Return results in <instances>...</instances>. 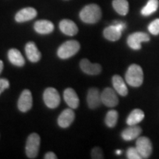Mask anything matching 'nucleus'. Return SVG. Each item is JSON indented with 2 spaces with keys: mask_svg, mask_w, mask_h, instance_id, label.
Segmentation results:
<instances>
[{
  "mask_svg": "<svg viewBox=\"0 0 159 159\" xmlns=\"http://www.w3.org/2000/svg\"><path fill=\"white\" fill-rule=\"evenodd\" d=\"M102 17V11L97 4H90L85 6L80 12V18L86 24L97 23Z\"/></svg>",
  "mask_w": 159,
  "mask_h": 159,
  "instance_id": "f257e3e1",
  "label": "nucleus"
},
{
  "mask_svg": "<svg viewBox=\"0 0 159 159\" xmlns=\"http://www.w3.org/2000/svg\"><path fill=\"white\" fill-rule=\"evenodd\" d=\"M125 80L130 86L139 87L142 85L144 80V73L142 67L137 64L130 65L125 74Z\"/></svg>",
  "mask_w": 159,
  "mask_h": 159,
  "instance_id": "f03ea898",
  "label": "nucleus"
},
{
  "mask_svg": "<svg viewBox=\"0 0 159 159\" xmlns=\"http://www.w3.org/2000/svg\"><path fill=\"white\" fill-rule=\"evenodd\" d=\"M80 49V44L75 40L66 41L57 49V56L61 59H67L76 55Z\"/></svg>",
  "mask_w": 159,
  "mask_h": 159,
  "instance_id": "7ed1b4c3",
  "label": "nucleus"
},
{
  "mask_svg": "<svg viewBox=\"0 0 159 159\" xmlns=\"http://www.w3.org/2000/svg\"><path fill=\"white\" fill-rule=\"evenodd\" d=\"M41 138L39 135L33 133L28 136L26 142V155L29 158H35L39 154Z\"/></svg>",
  "mask_w": 159,
  "mask_h": 159,
  "instance_id": "20e7f679",
  "label": "nucleus"
},
{
  "mask_svg": "<svg viewBox=\"0 0 159 159\" xmlns=\"http://www.w3.org/2000/svg\"><path fill=\"white\" fill-rule=\"evenodd\" d=\"M150 40V38L148 33L143 32H136L129 35L127 39V43L130 48L134 50H139L142 49L141 43L142 42H147Z\"/></svg>",
  "mask_w": 159,
  "mask_h": 159,
  "instance_id": "39448f33",
  "label": "nucleus"
},
{
  "mask_svg": "<svg viewBox=\"0 0 159 159\" xmlns=\"http://www.w3.org/2000/svg\"><path fill=\"white\" fill-rule=\"evenodd\" d=\"M43 102L49 108H55L60 105L61 97L58 91L54 88H47L43 94Z\"/></svg>",
  "mask_w": 159,
  "mask_h": 159,
  "instance_id": "423d86ee",
  "label": "nucleus"
},
{
  "mask_svg": "<svg viewBox=\"0 0 159 159\" xmlns=\"http://www.w3.org/2000/svg\"><path fill=\"white\" fill-rule=\"evenodd\" d=\"M136 148L142 158H148L152 152V144L148 137L142 136L137 139Z\"/></svg>",
  "mask_w": 159,
  "mask_h": 159,
  "instance_id": "0eeeda50",
  "label": "nucleus"
},
{
  "mask_svg": "<svg viewBox=\"0 0 159 159\" xmlns=\"http://www.w3.org/2000/svg\"><path fill=\"white\" fill-rule=\"evenodd\" d=\"M102 103L109 108H114L119 104V99L116 91L111 88H105L101 93Z\"/></svg>",
  "mask_w": 159,
  "mask_h": 159,
  "instance_id": "6e6552de",
  "label": "nucleus"
},
{
  "mask_svg": "<svg viewBox=\"0 0 159 159\" xmlns=\"http://www.w3.org/2000/svg\"><path fill=\"white\" fill-rule=\"evenodd\" d=\"M33 106V96L31 91L25 89L21 92L18 100V108L21 112H27Z\"/></svg>",
  "mask_w": 159,
  "mask_h": 159,
  "instance_id": "1a4fd4ad",
  "label": "nucleus"
},
{
  "mask_svg": "<svg viewBox=\"0 0 159 159\" xmlns=\"http://www.w3.org/2000/svg\"><path fill=\"white\" fill-rule=\"evenodd\" d=\"M86 99L88 106L91 109H96L102 104L101 93L97 88H91L89 89Z\"/></svg>",
  "mask_w": 159,
  "mask_h": 159,
  "instance_id": "9d476101",
  "label": "nucleus"
},
{
  "mask_svg": "<svg viewBox=\"0 0 159 159\" xmlns=\"http://www.w3.org/2000/svg\"><path fill=\"white\" fill-rule=\"evenodd\" d=\"M80 66L83 72L89 75H97L102 71V66L99 63H91L86 58L81 60Z\"/></svg>",
  "mask_w": 159,
  "mask_h": 159,
  "instance_id": "9b49d317",
  "label": "nucleus"
},
{
  "mask_svg": "<svg viewBox=\"0 0 159 159\" xmlns=\"http://www.w3.org/2000/svg\"><path fill=\"white\" fill-rule=\"evenodd\" d=\"M37 11L33 7H25L18 12L15 16V20L19 23L30 21L37 16Z\"/></svg>",
  "mask_w": 159,
  "mask_h": 159,
  "instance_id": "f8f14e48",
  "label": "nucleus"
},
{
  "mask_svg": "<svg viewBox=\"0 0 159 159\" xmlns=\"http://www.w3.org/2000/svg\"><path fill=\"white\" fill-rule=\"evenodd\" d=\"M75 119V114L72 109H65L57 119V124L61 128H66L71 125Z\"/></svg>",
  "mask_w": 159,
  "mask_h": 159,
  "instance_id": "ddd939ff",
  "label": "nucleus"
},
{
  "mask_svg": "<svg viewBox=\"0 0 159 159\" xmlns=\"http://www.w3.org/2000/svg\"><path fill=\"white\" fill-rule=\"evenodd\" d=\"M59 28L65 35L74 36L78 33V27L74 21L70 19H63L59 24Z\"/></svg>",
  "mask_w": 159,
  "mask_h": 159,
  "instance_id": "4468645a",
  "label": "nucleus"
},
{
  "mask_svg": "<svg viewBox=\"0 0 159 159\" xmlns=\"http://www.w3.org/2000/svg\"><path fill=\"white\" fill-rule=\"evenodd\" d=\"M25 52L27 58L33 63H36L41 60V53L34 42H28L25 46Z\"/></svg>",
  "mask_w": 159,
  "mask_h": 159,
  "instance_id": "2eb2a0df",
  "label": "nucleus"
},
{
  "mask_svg": "<svg viewBox=\"0 0 159 159\" xmlns=\"http://www.w3.org/2000/svg\"><path fill=\"white\" fill-rule=\"evenodd\" d=\"M63 98L66 103L72 109L78 108L80 104L79 97L77 96L76 91L73 89L68 88L63 92Z\"/></svg>",
  "mask_w": 159,
  "mask_h": 159,
  "instance_id": "dca6fc26",
  "label": "nucleus"
},
{
  "mask_svg": "<svg viewBox=\"0 0 159 159\" xmlns=\"http://www.w3.org/2000/svg\"><path fill=\"white\" fill-rule=\"evenodd\" d=\"M54 25L48 20H39L34 24V30L39 34H49L54 30Z\"/></svg>",
  "mask_w": 159,
  "mask_h": 159,
  "instance_id": "f3484780",
  "label": "nucleus"
},
{
  "mask_svg": "<svg viewBox=\"0 0 159 159\" xmlns=\"http://www.w3.org/2000/svg\"><path fill=\"white\" fill-rule=\"evenodd\" d=\"M142 132V129L141 128V127L137 126V125H129L128 128L122 131L121 136L125 141H132L138 138Z\"/></svg>",
  "mask_w": 159,
  "mask_h": 159,
  "instance_id": "a211bd4d",
  "label": "nucleus"
},
{
  "mask_svg": "<svg viewBox=\"0 0 159 159\" xmlns=\"http://www.w3.org/2000/svg\"><path fill=\"white\" fill-rule=\"evenodd\" d=\"M112 83L114 90L118 93L119 95L122 97L127 96L128 94V89L125 84L124 80L122 77L118 75H114L112 77Z\"/></svg>",
  "mask_w": 159,
  "mask_h": 159,
  "instance_id": "6ab92c4d",
  "label": "nucleus"
},
{
  "mask_svg": "<svg viewBox=\"0 0 159 159\" xmlns=\"http://www.w3.org/2000/svg\"><path fill=\"white\" fill-rule=\"evenodd\" d=\"M8 60L12 64H13L16 66L22 67L25 63V60L24 57L20 52L19 50L17 49H11L7 53Z\"/></svg>",
  "mask_w": 159,
  "mask_h": 159,
  "instance_id": "aec40b11",
  "label": "nucleus"
},
{
  "mask_svg": "<svg viewBox=\"0 0 159 159\" xmlns=\"http://www.w3.org/2000/svg\"><path fill=\"white\" fill-rule=\"evenodd\" d=\"M103 35L108 41H116L122 36V31L117 28L116 26L113 25L104 30Z\"/></svg>",
  "mask_w": 159,
  "mask_h": 159,
  "instance_id": "412c9836",
  "label": "nucleus"
},
{
  "mask_svg": "<svg viewBox=\"0 0 159 159\" xmlns=\"http://www.w3.org/2000/svg\"><path fill=\"white\" fill-rule=\"evenodd\" d=\"M144 118V111L141 110V109L136 108L131 111V113L127 118L126 122L128 125H136L142 122Z\"/></svg>",
  "mask_w": 159,
  "mask_h": 159,
  "instance_id": "4be33fe9",
  "label": "nucleus"
},
{
  "mask_svg": "<svg viewBox=\"0 0 159 159\" xmlns=\"http://www.w3.org/2000/svg\"><path fill=\"white\" fill-rule=\"evenodd\" d=\"M112 5L119 15L126 16L129 12V3L127 0H113Z\"/></svg>",
  "mask_w": 159,
  "mask_h": 159,
  "instance_id": "5701e85b",
  "label": "nucleus"
},
{
  "mask_svg": "<svg viewBox=\"0 0 159 159\" xmlns=\"http://www.w3.org/2000/svg\"><path fill=\"white\" fill-rule=\"evenodd\" d=\"M159 7L158 0H149L147 5L141 11V13L144 16H148L154 13Z\"/></svg>",
  "mask_w": 159,
  "mask_h": 159,
  "instance_id": "b1692460",
  "label": "nucleus"
},
{
  "mask_svg": "<svg viewBox=\"0 0 159 159\" xmlns=\"http://www.w3.org/2000/svg\"><path fill=\"white\" fill-rule=\"evenodd\" d=\"M119 114L116 111L111 110L107 113L105 119V122L108 128H114L117 124Z\"/></svg>",
  "mask_w": 159,
  "mask_h": 159,
  "instance_id": "393cba45",
  "label": "nucleus"
},
{
  "mask_svg": "<svg viewBox=\"0 0 159 159\" xmlns=\"http://www.w3.org/2000/svg\"><path fill=\"white\" fill-rule=\"evenodd\" d=\"M148 30L151 34L154 35L159 34V19H155L149 25Z\"/></svg>",
  "mask_w": 159,
  "mask_h": 159,
  "instance_id": "a878e982",
  "label": "nucleus"
},
{
  "mask_svg": "<svg viewBox=\"0 0 159 159\" xmlns=\"http://www.w3.org/2000/svg\"><path fill=\"white\" fill-rule=\"evenodd\" d=\"M127 158L129 159H142V157L136 148H130L127 150Z\"/></svg>",
  "mask_w": 159,
  "mask_h": 159,
  "instance_id": "bb28decb",
  "label": "nucleus"
},
{
  "mask_svg": "<svg viewBox=\"0 0 159 159\" xmlns=\"http://www.w3.org/2000/svg\"><path fill=\"white\" fill-rule=\"evenodd\" d=\"M91 158L94 159H102L104 158L103 152L102 149L98 147L93 148L91 150Z\"/></svg>",
  "mask_w": 159,
  "mask_h": 159,
  "instance_id": "cd10ccee",
  "label": "nucleus"
},
{
  "mask_svg": "<svg viewBox=\"0 0 159 159\" xmlns=\"http://www.w3.org/2000/svg\"><path fill=\"white\" fill-rule=\"evenodd\" d=\"M10 87V82L8 80L5 78L0 79V94L3 92L5 89H8Z\"/></svg>",
  "mask_w": 159,
  "mask_h": 159,
  "instance_id": "c85d7f7f",
  "label": "nucleus"
},
{
  "mask_svg": "<svg viewBox=\"0 0 159 159\" xmlns=\"http://www.w3.org/2000/svg\"><path fill=\"white\" fill-rule=\"evenodd\" d=\"M113 25L116 26V27L119 30H120L121 31H123L126 27V25H125V22H122V21H114Z\"/></svg>",
  "mask_w": 159,
  "mask_h": 159,
  "instance_id": "c756f323",
  "label": "nucleus"
},
{
  "mask_svg": "<svg viewBox=\"0 0 159 159\" xmlns=\"http://www.w3.org/2000/svg\"><path fill=\"white\" fill-rule=\"evenodd\" d=\"M45 159H56L57 157L56 155H55L54 152H48L47 153L45 154L44 157H43Z\"/></svg>",
  "mask_w": 159,
  "mask_h": 159,
  "instance_id": "7c9ffc66",
  "label": "nucleus"
},
{
  "mask_svg": "<svg viewBox=\"0 0 159 159\" xmlns=\"http://www.w3.org/2000/svg\"><path fill=\"white\" fill-rule=\"evenodd\" d=\"M3 68H4V63L2 62V61L0 60V74H1Z\"/></svg>",
  "mask_w": 159,
  "mask_h": 159,
  "instance_id": "2f4dec72",
  "label": "nucleus"
},
{
  "mask_svg": "<svg viewBox=\"0 0 159 159\" xmlns=\"http://www.w3.org/2000/svg\"><path fill=\"white\" fill-rule=\"evenodd\" d=\"M116 153L117 155H120L121 153H122V150H116Z\"/></svg>",
  "mask_w": 159,
  "mask_h": 159,
  "instance_id": "473e14b6",
  "label": "nucleus"
}]
</instances>
